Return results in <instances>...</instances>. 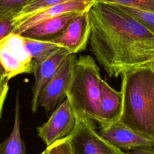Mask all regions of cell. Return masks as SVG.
Segmentation results:
<instances>
[{
	"mask_svg": "<svg viewBox=\"0 0 154 154\" xmlns=\"http://www.w3.org/2000/svg\"><path fill=\"white\" fill-rule=\"evenodd\" d=\"M91 51L109 77L154 60V33L115 4L97 1L88 10Z\"/></svg>",
	"mask_w": 154,
	"mask_h": 154,
	"instance_id": "1",
	"label": "cell"
},
{
	"mask_svg": "<svg viewBox=\"0 0 154 154\" xmlns=\"http://www.w3.org/2000/svg\"><path fill=\"white\" fill-rule=\"evenodd\" d=\"M122 110L119 121L154 140V65H143L123 74Z\"/></svg>",
	"mask_w": 154,
	"mask_h": 154,
	"instance_id": "2",
	"label": "cell"
},
{
	"mask_svg": "<svg viewBox=\"0 0 154 154\" xmlns=\"http://www.w3.org/2000/svg\"><path fill=\"white\" fill-rule=\"evenodd\" d=\"M101 78L100 70L93 57L81 55L76 59L66 98L72 108L101 125Z\"/></svg>",
	"mask_w": 154,
	"mask_h": 154,
	"instance_id": "3",
	"label": "cell"
},
{
	"mask_svg": "<svg viewBox=\"0 0 154 154\" xmlns=\"http://www.w3.org/2000/svg\"><path fill=\"white\" fill-rule=\"evenodd\" d=\"M73 111L77 124L70 135L74 154H126L99 135L93 120Z\"/></svg>",
	"mask_w": 154,
	"mask_h": 154,
	"instance_id": "4",
	"label": "cell"
},
{
	"mask_svg": "<svg viewBox=\"0 0 154 154\" xmlns=\"http://www.w3.org/2000/svg\"><path fill=\"white\" fill-rule=\"evenodd\" d=\"M0 63L8 80L18 75L33 73L36 64L26 48L25 38L14 32L0 42Z\"/></svg>",
	"mask_w": 154,
	"mask_h": 154,
	"instance_id": "5",
	"label": "cell"
},
{
	"mask_svg": "<svg viewBox=\"0 0 154 154\" xmlns=\"http://www.w3.org/2000/svg\"><path fill=\"white\" fill-rule=\"evenodd\" d=\"M76 59L73 54L67 57L55 75L41 91L38 106L49 112L54 110L64 101L72 81Z\"/></svg>",
	"mask_w": 154,
	"mask_h": 154,
	"instance_id": "6",
	"label": "cell"
},
{
	"mask_svg": "<svg viewBox=\"0 0 154 154\" xmlns=\"http://www.w3.org/2000/svg\"><path fill=\"white\" fill-rule=\"evenodd\" d=\"M77 119L68 99L61 103L48 120L37 128L38 137L48 147L58 140L70 135L75 129Z\"/></svg>",
	"mask_w": 154,
	"mask_h": 154,
	"instance_id": "7",
	"label": "cell"
},
{
	"mask_svg": "<svg viewBox=\"0 0 154 154\" xmlns=\"http://www.w3.org/2000/svg\"><path fill=\"white\" fill-rule=\"evenodd\" d=\"M91 32L88 12L79 14L58 35L44 39L75 54L86 49Z\"/></svg>",
	"mask_w": 154,
	"mask_h": 154,
	"instance_id": "8",
	"label": "cell"
},
{
	"mask_svg": "<svg viewBox=\"0 0 154 154\" xmlns=\"http://www.w3.org/2000/svg\"><path fill=\"white\" fill-rule=\"evenodd\" d=\"M98 133L108 143L126 152L138 148L154 147L153 139L135 132L119 120L100 125Z\"/></svg>",
	"mask_w": 154,
	"mask_h": 154,
	"instance_id": "9",
	"label": "cell"
},
{
	"mask_svg": "<svg viewBox=\"0 0 154 154\" xmlns=\"http://www.w3.org/2000/svg\"><path fill=\"white\" fill-rule=\"evenodd\" d=\"M70 54V52L67 49L61 48L44 60L35 64L33 72L35 81L31 102L33 112L37 111L38 100L41 91L55 75L64 60Z\"/></svg>",
	"mask_w": 154,
	"mask_h": 154,
	"instance_id": "10",
	"label": "cell"
},
{
	"mask_svg": "<svg viewBox=\"0 0 154 154\" xmlns=\"http://www.w3.org/2000/svg\"><path fill=\"white\" fill-rule=\"evenodd\" d=\"M97 0H71L51 7L33 16L16 27L13 32L21 34L25 31L51 18L69 13L88 11Z\"/></svg>",
	"mask_w": 154,
	"mask_h": 154,
	"instance_id": "11",
	"label": "cell"
},
{
	"mask_svg": "<svg viewBox=\"0 0 154 154\" xmlns=\"http://www.w3.org/2000/svg\"><path fill=\"white\" fill-rule=\"evenodd\" d=\"M100 88V112L103 122L101 125L119 120L122 110V91L115 90L102 78Z\"/></svg>",
	"mask_w": 154,
	"mask_h": 154,
	"instance_id": "12",
	"label": "cell"
},
{
	"mask_svg": "<svg viewBox=\"0 0 154 154\" xmlns=\"http://www.w3.org/2000/svg\"><path fill=\"white\" fill-rule=\"evenodd\" d=\"M80 13H69L46 20L20 34L24 37L44 40L61 32Z\"/></svg>",
	"mask_w": 154,
	"mask_h": 154,
	"instance_id": "13",
	"label": "cell"
},
{
	"mask_svg": "<svg viewBox=\"0 0 154 154\" xmlns=\"http://www.w3.org/2000/svg\"><path fill=\"white\" fill-rule=\"evenodd\" d=\"M20 109L18 97H16L14 126L10 136L0 144V154H26L25 145L20 135Z\"/></svg>",
	"mask_w": 154,
	"mask_h": 154,
	"instance_id": "14",
	"label": "cell"
},
{
	"mask_svg": "<svg viewBox=\"0 0 154 154\" xmlns=\"http://www.w3.org/2000/svg\"><path fill=\"white\" fill-rule=\"evenodd\" d=\"M24 38L26 48L35 63L41 62L58 50L63 48L48 40Z\"/></svg>",
	"mask_w": 154,
	"mask_h": 154,
	"instance_id": "15",
	"label": "cell"
},
{
	"mask_svg": "<svg viewBox=\"0 0 154 154\" xmlns=\"http://www.w3.org/2000/svg\"><path fill=\"white\" fill-rule=\"evenodd\" d=\"M69 1L71 0H32L13 18L14 28L26 20L43 10L58 4Z\"/></svg>",
	"mask_w": 154,
	"mask_h": 154,
	"instance_id": "16",
	"label": "cell"
},
{
	"mask_svg": "<svg viewBox=\"0 0 154 154\" xmlns=\"http://www.w3.org/2000/svg\"><path fill=\"white\" fill-rule=\"evenodd\" d=\"M116 5L154 33V12L120 5Z\"/></svg>",
	"mask_w": 154,
	"mask_h": 154,
	"instance_id": "17",
	"label": "cell"
},
{
	"mask_svg": "<svg viewBox=\"0 0 154 154\" xmlns=\"http://www.w3.org/2000/svg\"><path fill=\"white\" fill-rule=\"evenodd\" d=\"M32 0H0V16L14 18Z\"/></svg>",
	"mask_w": 154,
	"mask_h": 154,
	"instance_id": "18",
	"label": "cell"
},
{
	"mask_svg": "<svg viewBox=\"0 0 154 154\" xmlns=\"http://www.w3.org/2000/svg\"><path fill=\"white\" fill-rule=\"evenodd\" d=\"M97 1L154 12V0H97Z\"/></svg>",
	"mask_w": 154,
	"mask_h": 154,
	"instance_id": "19",
	"label": "cell"
},
{
	"mask_svg": "<svg viewBox=\"0 0 154 154\" xmlns=\"http://www.w3.org/2000/svg\"><path fill=\"white\" fill-rule=\"evenodd\" d=\"M45 150L46 154H74L70 135L57 140Z\"/></svg>",
	"mask_w": 154,
	"mask_h": 154,
	"instance_id": "20",
	"label": "cell"
},
{
	"mask_svg": "<svg viewBox=\"0 0 154 154\" xmlns=\"http://www.w3.org/2000/svg\"><path fill=\"white\" fill-rule=\"evenodd\" d=\"M14 28L13 18L0 16V42L4 38L13 32Z\"/></svg>",
	"mask_w": 154,
	"mask_h": 154,
	"instance_id": "21",
	"label": "cell"
},
{
	"mask_svg": "<svg viewBox=\"0 0 154 154\" xmlns=\"http://www.w3.org/2000/svg\"><path fill=\"white\" fill-rule=\"evenodd\" d=\"M8 81L6 76L0 79V117L1 116L3 105L8 91Z\"/></svg>",
	"mask_w": 154,
	"mask_h": 154,
	"instance_id": "22",
	"label": "cell"
},
{
	"mask_svg": "<svg viewBox=\"0 0 154 154\" xmlns=\"http://www.w3.org/2000/svg\"><path fill=\"white\" fill-rule=\"evenodd\" d=\"M126 154H154V147L138 148L125 152Z\"/></svg>",
	"mask_w": 154,
	"mask_h": 154,
	"instance_id": "23",
	"label": "cell"
},
{
	"mask_svg": "<svg viewBox=\"0 0 154 154\" xmlns=\"http://www.w3.org/2000/svg\"><path fill=\"white\" fill-rule=\"evenodd\" d=\"M5 76H5V73L4 69L0 63V79L3 77H5Z\"/></svg>",
	"mask_w": 154,
	"mask_h": 154,
	"instance_id": "24",
	"label": "cell"
},
{
	"mask_svg": "<svg viewBox=\"0 0 154 154\" xmlns=\"http://www.w3.org/2000/svg\"><path fill=\"white\" fill-rule=\"evenodd\" d=\"M40 154H46V152H45V150H44L42 153H40Z\"/></svg>",
	"mask_w": 154,
	"mask_h": 154,
	"instance_id": "25",
	"label": "cell"
},
{
	"mask_svg": "<svg viewBox=\"0 0 154 154\" xmlns=\"http://www.w3.org/2000/svg\"><path fill=\"white\" fill-rule=\"evenodd\" d=\"M152 63H153V65H154V60H153V62H152Z\"/></svg>",
	"mask_w": 154,
	"mask_h": 154,
	"instance_id": "26",
	"label": "cell"
}]
</instances>
